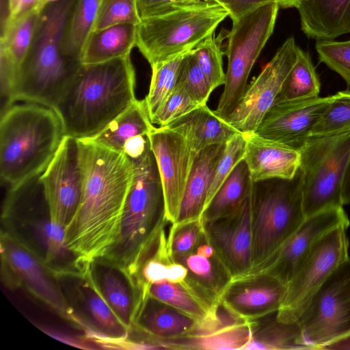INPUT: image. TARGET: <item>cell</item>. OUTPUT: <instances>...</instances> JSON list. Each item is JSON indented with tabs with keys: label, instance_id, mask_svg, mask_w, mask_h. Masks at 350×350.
I'll use <instances>...</instances> for the list:
<instances>
[{
	"label": "cell",
	"instance_id": "1",
	"mask_svg": "<svg viewBox=\"0 0 350 350\" xmlns=\"http://www.w3.org/2000/svg\"><path fill=\"white\" fill-rule=\"evenodd\" d=\"M83 172L78 208L65 228L67 245L79 269L106 258L119 235L133 163L124 153L77 139Z\"/></svg>",
	"mask_w": 350,
	"mask_h": 350
},
{
	"label": "cell",
	"instance_id": "2",
	"mask_svg": "<svg viewBox=\"0 0 350 350\" xmlns=\"http://www.w3.org/2000/svg\"><path fill=\"white\" fill-rule=\"evenodd\" d=\"M131 55L108 62L81 64L54 109L64 135L92 137L137 100Z\"/></svg>",
	"mask_w": 350,
	"mask_h": 350
},
{
	"label": "cell",
	"instance_id": "3",
	"mask_svg": "<svg viewBox=\"0 0 350 350\" xmlns=\"http://www.w3.org/2000/svg\"><path fill=\"white\" fill-rule=\"evenodd\" d=\"M77 0H62L41 10L32 45L21 64L8 101L54 109L82 63L62 51L64 30Z\"/></svg>",
	"mask_w": 350,
	"mask_h": 350
},
{
	"label": "cell",
	"instance_id": "4",
	"mask_svg": "<svg viewBox=\"0 0 350 350\" xmlns=\"http://www.w3.org/2000/svg\"><path fill=\"white\" fill-rule=\"evenodd\" d=\"M53 108L30 102L10 105L0 121V172L11 186L41 174L64 137Z\"/></svg>",
	"mask_w": 350,
	"mask_h": 350
},
{
	"label": "cell",
	"instance_id": "5",
	"mask_svg": "<svg viewBox=\"0 0 350 350\" xmlns=\"http://www.w3.org/2000/svg\"><path fill=\"white\" fill-rule=\"evenodd\" d=\"M133 163V177L122 211L119 235L112 250L104 258L123 271L135 262L169 222L161 180L151 149Z\"/></svg>",
	"mask_w": 350,
	"mask_h": 350
},
{
	"label": "cell",
	"instance_id": "6",
	"mask_svg": "<svg viewBox=\"0 0 350 350\" xmlns=\"http://www.w3.org/2000/svg\"><path fill=\"white\" fill-rule=\"evenodd\" d=\"M302 188L300 167L292 179L254 183L252 268L277 252L305 219Z\"/></svg>",
	"mask_w": 350,
	"mask_h": 350
},
{
	"label": "cell",
	"instance_id": "7",
	"mask_svg": "<svg viewBox=\"0 0 350 350\" xmlns=\"http://www.w3.org/2000/svg\"><path fill=\"white\" fill-rule=\"evenodd\" d=\"M227 16L228 12L216 4L141 19L136 46L153 66L192 50Z\"/></svg>",
	"mask_w": 350,
	"mask_h": 350
},
{
	"label": "cell",
	"instance_id": "8",
	"mask_svg": "<svg viewBox=\"0 0 350 350\" xmlns=\"http://www.w3.org/2000/svg\"><path fill=\"white\" fill-rule=\"evenodd\" d=\"M299 151L305 217L342 206L341 187L350 155V129L311 136Z\"/></svg>",
	"mask_w": 350,
	"mask_h": 350
},
{
	"label": "cell",
	"instance_id": "9",
	"mask_svg": "<svg viewBox=\"0 0 350 350\" xmlns=\"http://www.w3.org/2000/svg\"><path fill=\"white\" fill-rule=\"evenodd\" d=\"M279 8L277 1L270 2L232 21L227 35L226 82L214 111L221 118L226 120L242 99L251 70L273 31Z\"/></svg>",
	"mask_w": 350,
	"mask_h": 350
},
{
	"label": "cell",
	"instance_id": "10",
	"mask_svg": "<svg viewBox=\"0 0 350 350\" xmlns=\"http://www.w3.org/2000/svg\"><path fill=\"white\" fill-rule=\"evenodd\" d=\"M304 349H321L350 337V257L317 292L297 322Z\"/></svg>",
	"mask_w": 350,
	"mask_h": 350
},
{
	"label": "cell",
	"instance_id": "11",
	"mask_svg": "<svg viewBox=\"0 0 350 350\" xmlns=\"http://www.w3.org/2000/svg\"><path fill=\"white\" fill-rule=\"evenodd\" d=\"M345 226L327 232L314 245L286 284L277 319L295 323L332 273L349 256V239Z\"/></svg>",
	"mask_w": 350,
	"mask_h": 350
},
{
	"label": "cell",
	"instance_id": "12",
	"mask_svg": "<svg viewBox=\"0 0 350 350\" xmlns=\"http://www.w3.org/2000/svg\"><path fill=\"white\" fill-rule=\"evenodd\" d=\"M297 48L293 37L287 38L258 76L247 86L240 103L226 119L239 133H255L265 115L275 103L294 66Z\"/></svg>",
	"mask_w": 350,
	"mask_h": 350
},
{
	"label": "cell",
	"instance_id": "13",
	"mask_svg": "<svg viewBox=\"0 0 350 350\" xmlns=\"http://www.w3.org/2000/svg\"><path fill=\"white\" fill-rule=\"evenodd\" d=\"M51 219L68 224L78 208L82 192L83 172L77 139L64 135L54 157L40 174Z\"/></svg>",
	"mask_w": 350,
	"mask_h": 350
},
{
	"label": "cell",
	"instance_id": "14",
	"mask_svg": "<svg viewBox=\"0 0 350 350\" xmlns=\"http://www.w3.org/2000/svg\"><path fill=\"white\" fill-rule=\"evenodd\" d=\"M165 204L166 218L176 222L197 152L180 134L164 126H152L148 133Z\"/></svg>",
	"mask_w": 350,
	"mask_h": 350
},
{
	"label": "cell",
	"instance_id": "15",
	"mask_svg": "<svg viewBox=\"0 0 350 350\" xmlns=\"http://www.w3.org/2000/svg\"><path fill=\"white\" fill-rule=\"evenodd\" d=\"M349 225L350 221L342 206L306 217L277 252L247 274H269L287 284L321 238L337 227L349 228Z\"/></svg>",
	"mask_w": 350,
	"mask_h": 350
},
{
	"label": "cell",
	"instance_id": "16",
	"mask_svg": "<svg viewBox=\"0 0 350 350\" xmlns=\"http://www.w3.org/2000/svg\"><path fill=\"white\" fill-rule=\"evenodd\" d=\"M232 213L202 221L204 232L233 278L247 274L252 267V196Z\"/></svg>",
	"mask_w": 350,
	"mask_h": 350
},
{
	"label": "cell",
	"instance_id": "17",
	"mask_svg": "<svg viewBox=\"0 0 350 350\" xmlns=\"http://www.w3.org/2000/svg\"><path fill=\"white\" fill-rule=\"evenodd\" d=\"M329 102V96L279 102L263 117L255 133L299 150L312 136V129Z\"/></svg>",
	"mask_w": 350,
	"mask_h": 350
},
{
	"label": "cell",
	"instance_id": "18",
	"mask_svg": "<svg viewBox=\"0 0 350 350\" xmlns=\"http://www.w3.org/2000/svg\"><path fill=\"white\" fill-rule=\"evenodd\" d=\"M1 250L3 263L18 283L59 314L75 320L72 308L51 278L44 261L8 233L1 234Z\"/></svg>",
	"mask_w": 350,
	"mask_h": 350
},
{
	"label": "cell",
	"instance_id": "19",
	"mask_svg": "<svg viewBox=\"0 0 350 350\" xmlns=\"http://www.w3.org/2000/svg\"><path fill=\"white\" fill-rule=\"evenodd\" d=\"M251 336V321L234 315L219 304L217 312L201 321L194 333L154 343L162 349L245 350Z\"/></svg>",
	"mask_w": 350,
	"mask_h": 350
},
{
	"label": "cell",
	"instance_id": "20",
	"mask_svg": "<svg viewBox=\"0 0 350 350\" xmlns=\"http://www.w3.org/2000/svg\"><path fill=\"white\" fill-rule=\"evenodd\" d=\"M286 284L266 273L233 278L219 303L234 315L252 321L277 312L284 299Z\"/></svg>",
	"mask_w": 350,
	"mask_h": 350
},
{
	"label": "cell",
	"instance_id": "21",
	"mask_svg": "<svg viewBox=\"0 0 350 350\" xmlns=\"http://www.w3.org/2000/svg\"><path fill=\"white\" fill-rule=\"evenodd\" d=\"M172 258L186 268L185 280L211 301L219 303L233 276L204 230L190 252Z\"/></svg>",
	"mask_w": 350,
	"mask_h": 350
},
{
	"label": "cell",
	"instance_id": "22",
	"mask_svg": "<svg viewBox=\"0 0 350 350\" xmlns=\"http://www.w3.org/2000/svg\"><path fill=\"white\" fill-rule=\"evenodd\" d=\"M246 145L243 160L254 183L292 179L300 167L299 151L258 135L243 134Z\"/></svg>",
	"mask_w": 350,
	"mask_h": 350
},
{
	"label": "cell",
	"instance_id": "23",
	"mask_svg": "<svg viewBox=\"0 0 350 350\" xmlns=\"http://www.w3.org/2000/svg\"><path fill=\"white\" fill-rule=\"evenodd\" d=\"M198 322L176 308L148 295L135 314L133 327L144 334L149 342L156 345L157 340L191 334Z\"/></svg>",
	"mask_w": 350,
	"mask_h": 350
},
{
	"label": "cell",
	"instance_id": "24",
	"mask_svg": "<svg viewBox=\"0 0 350 350\" xmlns=\"http://www.w3.org/2000/svg\"><path fill=\"white\" fill-rule=\"evenodd\" d=\"M296 8L310 38L334 40L350 33V0H299Z\"/></svg>",
	"mask_w": 350,
	"mask_h": 350
},
{
	"label": "cell",
	"instance_id": "25",
	"mask_svg": "<svg viewBox=\"0 0 350 350\" xmlns=\"http://www.w3.org/2000/svg\"><path fill=\"white\" fill-rule=\"evenodd\" d=\"M164 127L182 135L196 152L212 145L226 144L239 133L206 105H200Z\"/></svg>",
	"mask_w": 350,
	"mask_h": 350
},
{
	"label": "cell",
	"instance_id": "26",
	"mask_svg": "<svg viewBox=\"0 0 350 350\" xmlns=\"http://www.w3.org/2000/svg\"><path fill=\"white\" fill-rule=\"evenodd\" d=\"M226 144L208 146L197 152L175 223L201 219L208 189Z\"/></svg>",
	"mask_w": 350,
	"mask_h": 350
},
{
	"label": "cell",
	"instance_id": "27",
	"mask_svg": "<svg viewBox=\"0 0 350 350\" xmlns=\"http://www.w3.org/2000/svg\"><path fill=\"white\" fill-rule=\"evenodd\" d=\"M137 26L122 23L92 31L82 49L81 63L100 64L131 55L136 46Z\"/></svg>",
	"mask_w": 350,
	"mask_h": 350
},
{
	"label": "cell",
	"instance_id": "28",
	"mask_svg": "<svg viewBox=\"0 0 350 350\" xmlns=\"http://www.w3.org/2000/svg\"><path fill=\"white\" fill-rule=\"evenodd\" d=\"M153 126L145 100L137 99L103 131L92 137L83 139L122 152L124 146L129 142L140 135H148Z\"/></svg>",
	"mask_w": 350,
	"mask_h": 350
},
{
	"label": "cell",
	"instance_id": "29",
	"mask_svg": "<svg viewBox=\"0 0 350 350\" xmlns=\"http://www.w3.org/2000/svg\"><path fill=\"white\" fill-rule=\"evenodd\" d=\"M147 295L198 321L212 314L219 304L208 299L185 278L180 282L164 280L152 283L147 288Z\"/></svg>",
	"mask_w": 350,
	"mask_h": 350
},
{
	"label": "cell",
	"instance_id": "30",
	"mask_svg": "<svg viewBox=\"0 0 350 350\" xmlns=\"http://www.w3.org/2000/svg\"><path fill=\"white\" fill-rule=\"evenodd\" d=\"M254 182L243 159L220 186L201 217L206 221L226 216L238 210L252 190Z\"/></svg>",
	"mask_w": 350,
	"mask_h": 350
},
{
	"label": "cell",
	"instance_id": "31",
	"mask_svg": "<svg viewBox=\"0 0 350 350\" xmlns=\"http://www.w3.org/2000/svg\"><path fill=\"white\" fill-rule=\"evenodd\" d=\"M100 260L105 265L100 281L96 280L102 294L119 320L131 330L136 301L133 286L126 284L131 282L121 269L105 259Z\"/></svg>",
	"mask_w": 350,
	"mask_h": 350
},
{
	"label": "cell",
	"instance_id": "32",
	"mask_svg": "<svg viewBox=\"0 0 350 350\" xmlns=\"http://www.w3.org/2000/svg\"><path fill=\"white\" fill-rule=\"evenodd\" d=\"M252 336L245 350L304 349L299 344L297 323H284L277 319V312L250 321Z\"/></svg>",
	"mask_w": 350,
	"mask_h": 350
},
{
	"label": "cell",
	"instance_id": "33",
	"mask_svg": "<svg viewBox=\"0 0 350 350\" xmlns=\"http://www.w3.org/2000/svg\"><path fill=\"white\" fill-rule=\"evenodd\" d=\"M79 271L83 280L85 306L93 321L109 338H126L130 330L122 323L104 298L91 265Z\"/></svg>",
	"mask_w": 350,
	"mask_h": 350
},
{
	"label": "cell",
	"instance_id": "34",
	"mask_svg": "<svg viewBox=\"0 0 350 350\" xmlns=\"http://www.w3.org/2000/svg\"><path fill=\"white\" fill-rule=\"evenodd\" d=\"M39 15L40 12L34 10L1 28V58L8 62L17 73L32 45Z\"/></svg>",
	"mask_w": 350,
	"mask_h": 350
},
{
	"label": "cell",
	"instance_id": "35",
	"mask_svg": "<svg viewBox=\"0 0 350 350\" xmlns=\"http://www.w3.org/2000/svg\"><path fill=\"white\" fill-rule=\"evenodd\" d=\"M100 0H77L68 20L62 42L66 57L81 61L83 45L93 29Z\"/></svg>",
	"mask_w": 350,
	"mask_h": 350
},
{
	"label": "cell",
	"instance_id": "36",
	"mask_svg": "<svg viewBox=\"0 0 350 350\" xmlns=\"http://www.w3.org/2000/svg\"><path fill=\"white\" fill-rule=\"evenodd\" d=\"M320 88L319 78L310 54L298 46L297 60L287 75L275 103L317 97Z\"/></svg>",
	"mask_w": 350,
	"mask_h": 350
},
{
	"label": "cell",
	"instance_id": "37",
	"mask_svg": "<svg viewBox=\"0 0 350 350\" xmlns=\"http://www.w3.org/2000/svg\"><path fill=\"white\" fill-rule=\"evenodd\" d=\"M187 52L151 66L152 77L149 91L144 98L150 119L175 88L183 59Z\"/></svg>",
	"mask_w": 350,
	"mask_h": 350
},
{
	"label": "cell",
	"instance_id": "38",
	"mask_svg": "<svg viewBox=\"0 0 350 350\" xmlns=\"http://www.w3.org/2000/svg\"><path fill=\"white\" fill-rule=\"evenodd\" d=\"M32 221V234L43 250V261L46 265L64 260L72 254L66 241L65 227L52 221L49 215Z\"/></svg>",
	"mask_w": 350,
	"mask_h": 350
},
{
	"label": "cell",
	"instance_id": "39",
	"mask_svg": "<svg viewBox=\"0 0 350 350\" xmlns=\"http://www.w3.org/2000/svg\"><path fill=\"white\" fill-rule=\"evenodd\" d=\"M223 38L222 32L217 37L214 32L191 50L213 90L226 82L221 47Z\"/></svg>",
	"mask_w": 350,
	"mask_h": 350
},
{
	"label": "cell",
	"instance_id": "40",
	"mask_svg": "<svg viewBox=\"0 0 350 350\" xmlns=\"http://www.w3.org/2000/svg\"><path fill=\"white\" fill-rule=\"evenodd\" d=\"M350 129V91L329 96L327 108L314 125L312 136H321Z\"/></svg>",
	"mask_w": 350,
	"mask_h": 350
},
{
	"label": "cell",
	"instance_id": "41",
	"mask_svg": "<svg viewBox=\"0 0 350 350\" xmlns=\"http://www.w3.org/2000/svg\"><path fill=\"white\" fill-rule=\"evenodd\" d=\"M141 21L137 0H100L92 31L112 25Z\"/></svg>",
	"mask_w": 350,
	"mask_h": 350
},
{
	"label": "cell",
	"instance_id": "42",
	"mask_svg": "<svg viewBox=\"0 0 350 350\" xmlns=\"http://www.w3.org/2000/svg\"><path fill=\"white\" fill-rule=\"evenodd\" d=\"M200 105L184 84L177 81L172 92L150 120L153 124L165 126Z\"/></svg>",
	"mask_w": 350,
	"mask_h": 350
},
{
	"label": "cell",
	"instance_id": "43",
	"mask_svg": "<svg viewBox=\"0 0 350 350\" xmlns=\"http://www.w3.org/2000/svg\"><path fill=\"white\" fill-rule=\"evenodd\" d=\"M245 145V138L241 133H237L226 144L208 191L205 208L235 166L243 159Z\"/></svg>",
	"mask_w": 350,
	"mask_h": 350
},
{
	"label": "cell",
	"instance_id": "44",
	"mask_svg": "<svg viewBox=\"0 0 350 350\" xmlns=\"http://www.w3.org/2000/svg\"><path fill=\"white\" fill-rule=\"evenodd\" d=\"M315 49L320 62L337 72L350 86V40H318Z\"/></svg>",
	"mask_w": 350,
	"mask_h": 350
},
{
	"label": "cell",
	"instance_id": "45",
	"mask_svg": "<svg viewBox=\"0 0 350 350\" xmlns=\"http://www.w3.org/2000/svg\"><path fill=\"white\" fill-rule=\"evenodd\" d=\"M203 232L201 219L171 224L167 237L170 256L172 258L190 252L199 242Z\"/></svg>",
	"mask_w": 350,
	"mask_h": 350
},
{
	"label": "cell",
	"instance_id": "46",
	"mask_svg": "<svg viewBox=\"0 0 350 350\" xmlns=\"http://www.w3.org/2000/svg\"><path fill=\"white\" fill-rule=\"evenodd\" d=\"M178 81L182 82L193 98L200 105H206L213 91L197 63L191 50L183 59Z\"/></svg>",
	"mask_w": 350,
	"mask_h": 350
},
{
	"label": "cell",
	"instance_id": "47",
	"mask_svg": "<svg viewBox=\"0 0 350 350\" xmlns=\"http://www.w3.org/2000/svg\"><path fill=\"white\" fill-rule=\"evenodd\" d=\"M218 4L215 0H137L141 19Z\"/></svg>",
	"mask_w": 350,
	"mask_h": 350
},
{
	"label": "cell",
	"instance_id": "48",
	"mask_svg": "<svg viewBox=\"0 0 350 350\" xmlns=\"http://www.w3.org/2000/svg\"><path fill=\"white\" fill-rule=\"evenodd\" d=\"M228 12V16L234 21L255 10L259 7L277 0H215ZM278 2V1H277Z\"/></svg>",
	"mask_w": 350,
	"mask_h": 350
},
{
	"label": "cell",
	"instance_id": "49",
	"mask_svg": "<svg viewBox=\"0 0 350 350\" xmlns=\"http://www.w3.org/2000/svg\"><path fill=\"white\" fill-rule=\"evenodd\" d=\"M42 0H7V16L2 27L36 10ZM1 27V28H2Z\"/></svg>",
	"mask_w": 350,
	"mask_h": 350
},
{
	"label": "cell",
	"instance_id": "50",
	"mask_svg": "<svg viewBox=\"0 0 350 350\" xmlns=\"http://www.w3.org/2000/svg\"><path fill=\"white\" fill-rule=\"evenodd\" d=\"M341 200L342 205L350 204V155L346 165L342 182Z\"/></svg>",
	"mask_w": 350,
	"mask_h": 350
},
{
	"label": "cell",
	"instance_id": "51",
	"mask_svg": "<svg viewBox=\"0 0 350 350\" xmlns=\"http://www.w3.org/2000/svg\"><path fill=\"white\" fill-rule=\"evenodd\" d=\"M279 6L282 8H296L299 0H277Z\"/></svg>",
	"mask_w": 350,
	"mask_h": 350
},
{
	"label": "cell",
	"instance_id": "52",
	"mask_svg": "<svg viewBox=\"0 0 350 350\" xmlns=\"http://www.w3.org/2000/svg\"><path fill=\"white\" fill-rule=\"evenodd\" d=\"M62 0H42L41 1V3H40V5L38 6V8H36V10L40 12L41 10H42L45 6L49 5V4H51V3H57V2H59Z\"/></svg>",
	"mask_w": 350,
	"mask_h": 350
}]
</instances>
